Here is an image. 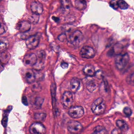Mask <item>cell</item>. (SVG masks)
<instances>
[{
  "instance_id": "cell-7",
  "label": "cell",
  "mask_w": 134,
  "mask_h": 134,
  "mask_svg": "<svg viewBox=\"0 0 134 134\" xmlns=\"http://www.w3.org/2000/svg\"><path fill=\"white\" fill-rule=\"evenodd\" d=\"M83 34L79 30H76L73 32L69 37L70 43L75 46L79 45L83 39Z\"/></svg>"
},
{
  "instance_id": "cell-16",
  "label": "cell",
  "mask_w": 134,
  "mask_h": 134,
  "mask_svg": "<svg viewBox=\"0 0 134 134\" xmlns=\"http://www.w3.org/2000/svg\"><path fill=\"white\" fill-rule=\"evenodd\" d=\"M11 58L10 53L7 51L2 52L0 54V62L2 64H7Z\"/></svg>"
},
{
  "instance_id": "cell-10",
  "label": "cell",
  "mask_w": 134,
  "mask_h": 134,
  "mask_svg": "<svg viewBox=\"0 0 134 134\" xmlns=\"http://www.w3.org/2000/svg\"><path fill=\"white\" fill-rule=\"evenodd\" d=\"M37 60V55L34 53H30L25 56L23 59L24 65L28 66H34Z\"/></svg>"
},
{
  "instance_id": "cell-15",
  "label": "cell",
  "mask_w": 134,
  "mask_h": 134,
  "mask_svg": "<svg viewBox=\"0 0 134 134\" xmlns=\"http://www.w3.org/2000/svg\"><path fill=\"white\" fill-rule=\"evenodd\" d=\"M83 72L85 75L87 76L93 77L95 76L96 71L93 66L91 65H87L84 67Z\"/></svg>"
},
{
  "instance_id": "cell-33",
  "label": "cell",
  "mask_w": 134,
  "mask_h": 134,
  "mask_svg": "<svg viewBox=\"0 0 134 134\" xmlns=\"http://www.w3.org/2000/svg\"><path fill=\"white\" fill-rule=\"evenodd\" d=\"M7 122H8V117H6V116L4 117L3 119H2V126L4 127H6L7 124Z\"/></svg>"
},
{
  "instance_id": "cell-34",
  "label": "cell",
  "mask_w": 134,
  "mask_h": 134,
  "mask_svg": "<svg viewBox=\"0 0 134 134\" xmlns=\"http://www.w3.org/2000/svg\"><path fill=\"white\" fill-rule=\"evenodd\" d=\"M22 102H23V103L25 105H27L28 104V102H27V98L25 97H23V98Z\"/></svg>"
},
{
  "instance_id": "cell-8",
  "label": "cell",
  "mask_w": 134,
  "mask_h": 134,
  "mask_svg": "<svg viewBox=\"0 0 134 134\" xmlns=\"http://www.w3.org/2000/svg\"><path fill=\"white\" fill-rule=\"evenodd\" d=\"M80 55L82 58L92 59L95 56V52L92 47L89 46H84L80 50Z\"/></svg>"
},
{
  "instance_id": "cell-6",
  "label": "cell",
  "mask_w": 134,
  "mask_h": 134,
  "mask_svg": "<svg viewBox=\"0 0 134 134\" xmlns=\"http://www.w3.org/2000/svg\"><path fill=\"white\" fill-rule=\"evenodd\" d=\"M40 42L39 35H35L28 37L26 41V44L27 48L34 49L38 46Z\"/></svg>"
},
{
  "instance_id": "cell-27",
  "label": "cell",
  "mask_w": 134,
  "mask_h": 134,
  "mask_svg": "<svg viewBox=\"0 0 134 134\" xmlns=\"http://www.w3.org/2000/svg\"><path fill=\"white\" fill-rule=\"evenodd\" d=\"M7 45L4 42L0 41V52H2L6 50Z\"/></svg>"
},
{
  "instance_id": "cell-35",
  "label": "cell",
  "mask_w": 134,
  "mask_h": 134,
  "mask_svg": "<svg viewBox=\"0 0 134 134\" xmlns=\"http://www.w3.org/2000/svg\"><path fill=\"white\" fill-rule=\"evenodd\" d=\"M61 66L63 68L66 69H67V68H68V64L67 63H63L61 64Z\"/></svg>"
},
{
  "instance_id": "cell-11",
  "label": "cell",
  "mask_w": 134,
  "mask_h": 134,
  "mask_svg": "<svg viewBox=\"0 0 134 134\" xmlns=\"http://www.w3.org/2000/svg\"><path fill=\"white\" fill-rule=\"evenodd\" d=\"M31 9L33 13L39 15L43 12V8L42 4L40 2L34 1L31 3Z\"/></svg>"
},
{
  "instance_id": "cell-12",
  "label": "cell",
  "mask_w": 134,
  "mask_h": 134,
  "mask_svg": "<svg viewBox=\"0 0 134 134\" xmlns=\"http://www.w3.org/2000/svg\"><path fill=\"white\" fill-rule=\"evenodd\" d=\"M24 76L26 81L28 83H33L36 79V76L34 72L32 69H30L25 70Z\"/></svg>"
},
{
  "instance_id": "cell-9",
  "label": "cell",
  "mask_w": 134,
  "mask_h": 134,
  "mask_svg": "<svg viewBox=\"0 0 134 134\" xmlns=\"http://www.w3.org/2000/svg\"><path fill=\"white\" fill-rule=\"evenodd\" d=\"M29 131L31 134H45L46 132L45 127L38 122L31 124Z\"/></svg>"
},
{
  "instance_id": "cell-26",
  "label": "cell",
  "mask_w": 134,
  "mask_h": 134,
  "mask_svg": "<svg viewBox=\"0 0 134 134\" xmlns=\"http://www.w3.org/2000/svg\"><path fill=\"white\" fill-rule=\"evenodd\" d=\"M124 113L127 116H130L132 114V110L130 108L128 107H126L124 109Z\"/></svg>"
},
{
  "instance_id": "cell-3",
  "label": "cell",
  "mask_w": 134,
  "mask_h": 134,
  "mask_svg": "<svg viewBox=\"0 0 134 134\" xmlns=\"http://www.w3.org/2000/svg\"><path fill=\"white\" fill-rule=\"evenodd\" d=\"M67 129L71 133L79 134L82 131L83 126L78 121L72 120L67 124Z\"/></svg>"
},
{
  "instance_id": "cell-36",
  "label": "cell",
  "mask_w": 134,
  "mask_h": 134,
  "mask_svg": "<svg viewBox=\"0 0 134 134\" xmlns=\"http://www.w3.org/2000/svg\"><path fill=\"white\" fill-rule=\"evenodd\" d=\"M4 66L2 64H0V73L4 70Z\"/></svg>"
},
{
  "instance_id": "cell-29",
  "label": "cell",
  "mask_w": 134,
  "mask_h": 134,
  "mask_svg": "<svg viewBox=\"0 0 134 134\" xmlns=\"http://www.w3.org/2000/svg\"><path fill=\"white\" fill-rule=\"evenodd\" d=\"M58 38L60 41L64 42L67 39L66 35L65 34H62L59 36Z\"/></svg>"
},
{
  "instance_id": "cell-18",
  "label": "cell",
  "mask_w": 134,
  "mask_h": 134,
  "mask_svg": "<svg viewBox=\"0 0 134 134\" xmlns=\"http://www.w3.org/2000/svg\"><path fill=\"white\" fill-rule=\"evenodd\" d=\"M117 126L122 131H126L128 130V126L126 122L122 120H119L116 122Z\"/></svg>"
},
{
  "instance_id": "cell-13",
  "label": "cell",
  "mask_w": 134,
  "mask_h": 134,
  "mask_svg": "<svg viewBox=\"0 0 134 134\" xmlns=\"http://www.w3.org/2000/svg\"><path fill=\"white\" fill-rule=\"evenodd\" d=\"M31 24L29 22L22 21L19 22L17 25V29L21 33H26L30 30Z\"/></svg>"
},
{
  "instance_id": "cell-25",
  "label": "cell",
  "mask_w": 134,
  "mask_h": 134,
  "mask_svg": "<svg viewBox=\"0 0 134 134\" xmlns=\"http://www.w3.org/2000/svg\"><path fill=\"white\" fill-rule=\"evenodd\" d=\"M61 5L64 9H69L70 7V2L69 0H60Z\"/></svg>"
},
{
  "instance_id": "cell-23",
  "label": "cell",
  "mask_w": 134,
  "mask_h": 134,
  "mask_svg": "<svg viewBox=\"0 0 134 134\" xmlns=\"http://www.w3.org/2000/svg\"><path fill=\"white\" fill-rule=\"evenodd\" d=\"M39 15L34 14L29 18V22L33 24H36L39 20Z\"/></svg>"
},
{
  "instance_id": "cell-30",
  "label": "cell",
  "mask_w": 134,
  "mask_h": 134,
  "mask_svg": "<svg viewBox=\"0 0 134 134\" xmlns=\"http://www.w3.org/2000/svg\"><path fill=\"white\" fill-rule=\"evenodd\" d=\"M129 83L130 85L134 86V73H133L129 78Z\"/></svg>"
},
{
  "instance_id": "cell-4",
  "label": "cell",
  "mask_w": 134,
  "mask_h": 134,
  "mask_svg": "<svg viewBox=\"0 0 134 134\" xmlns=\"http://www.w3.org/2000/svg\"><path fill=\"white\" fill-rule=\"evenodd\" d=\"M84 109L81 106H72L68 111L69 115L73 119L81 118L84 115Z\"/></svg>"
},
{
  "instance_id": "cell-2",
  "label": "cell",
  "mask_w": 134,
  "mask_h": 134,
  "mask_svg": "<svg viewBox=\"0 0 134 134\" xmlns=\"http://www.w3.org/2000/svg\"><path fill=\"white\" fill-rule=\"evenodd\" d=\"M130 61V56L128 53L118 54L115 59V65L119 70H122L126 66Z\"/></svg>"
},
{
  "instance_id": "cell-20",
  "label": "cell",
  "mask_w": 134,
  "mask_h": 134,
  "mask_svg": "<svg viewBox=\"0 0 134 134\" xmlns=\"http://www.w3.org/2000/svg\"><path fill=\"white\" fill-rule=\"evenodd\" d=\"M97 87V83L94 81H91L88 82L86 84V88L90 92H94Z\"/></svg>"
},
{
  "instance_id": "cell-37",
  "label": "cell",
  "mask_w": 134,
  "mask_h": 134,
  "mask_svg": "<svg viewBox=\"0 0 134 134\" xmlns=\"http://www.w3.org/2000/svg\"><path fill=\"white\" fill-rule=\"evenodd\" d=\"M2 0H0V2H1V1Z\"/></svg>"
},
{
  "instance_id": "cell-21",
  "label": "cell",
  "mask_w": 134,
  "mask_h": 134,
  "mask_svg": "<svg viewBox=\"0 0 134 134\" xmlns=\"http://www.w3.org/2000/svg\"><path fill=\"white\" fill-rule=\"evenodd\" d=\"M47 115L46 113H39L35 114L34 119L37 122H44L45 120Z\"/></svg>"
},
{
  "instance_id": "cell-1",
  "label": "cell",
  "mask_w": 134,
  "mask_h": 134,
  "mask_svg": "<svg viewBox=\"0 0 134 134\" xmlns=\"http://www.w3.org/2000/svg\"><path fill=\"white\" fill-rule=\"evenodd\" d=\"M106 108V104L104 100L99 98L95 100L91 105V110L94 114L100 115L104 112Z\"/></svg>"
},
{
  "instance_id": "cell-31",
  "label": "cell",
  "mask_w": 134,
  "mask_h": 134,
  "mask_svg": "<svg viewBox=\"0 0 134 134\" xmlns=\"http://www.w3.org/2000/svg\"><path fill=\"white\" fill-rule=\"evenodd\" d=\"M111 134H124L122 131L119 129H115L112 131Z\"/></svg>"
},
{
  "instance_id": "cell-5",
  "label": "cell",
  "mask_w": 134,
  "mask_h": 134,
  "mask_svg": "<svg viewBox=\"0 0 134 134\" xmlns=\"http://www.w3.org/2000/svg\"><path fill=\"white\" fill-rule=\"evenodd\" d=\"M62 103L64 108H70L73 103V97L72 93L70 91H65L62 98Z\"/></svg>"
},
{
  "instance_id": "cell-24",
  "label": "cell",
  "mask_w": 134,
  "mask_h": 134,
  "mask_svg": "<svg viewBox=\"0 0 134 134\" xmlns=\"http://www.w3.org/2000/svg\"><path fill=\"white\" fill-rule=\"evenodd\" d=\"M117 2H118L119 7L121 9H126L128 8L129 6L128 4L123 0H119Z\"/></svg>"
},
{
  "instance_id": "cell-32",
  "label": "cell",
  "mask_w": 134,
  "mask_h": 134,
  "mask_svg": "<svg viewBox=\"0 0 134 134\" xmlns=\"http://www.w3.org/2000/svg\"><path fill=\"white\" fill-rule=\"evenodd\" d=\"M42 103V99L41 98H37L35 101V104L38 106H41Z\"/></svg>"
},
{
  "instance_id": "cell-19",
  "label": "cell",
  "mask_w": 134,
  "mask_h": 134,
  "mask_svg": "<svg viewBox=\"0 0 134 134\" xmlns=\"http://www.w3.org/2000/svg\"><path fill=\"white\" fill-rule=\"evenodd\" d=\"M92 134H108L107 130L102 126H98L94 129Z\"/></svg>"
},
{
  "instance_id": "cell-17",
  "label": "cell",
  "mask_w": 134,
  "mask_h": 134,
  "mask_svg": "<svg viewBox=\"0 0 134 134\" xmlns=\"http://www.w3.org/2000/svg\"><path fill=\"white\" fill-rule=\"evenodd\" d=\"M75 6L78 10L82 11L86 8L87 3L85 0H76Z\"/></svg>"
},
{
  "instance_id": "cell-28",
  "label": "cell",
  "mask_w": 134,
  "mask_h": 134,
  "mask_svg": "<svg viewBox=\"0 0 134 134\" xmlns=\"http://www.w3.org/2000/svg\"><path fill=\"white\" fill-rule=\"evenodd\" d=\"M111 7L115 9H116L119 8V5H118V2L115 0H112L110 1L109 3Z\"/></svg>"
},
{
  "instance_id": "cell-22",
  "label": "cell",
  "mask_w": 134,
  "mask_h": 134,
  "mask_svg": "<svg viewBox=\"0 0 134 134\" xmlns=\"http://www.w3.org/2000/svg\"><path fill=\"white\" fill-rule=\"evenodd\" d=\"M7 30V27L3 20L0 18V35L4 34Z\"/></svg>"
},
{
  "instance_id": "cell-14",
  "label": "cell",
  "mask_w": 134,
  "mask_h": 134,
  "mask_svg": "<svg viewBox=\"0 0 134 134\" xmlns=\"http://www.w3.org/2000/svg\"><path fill=\"white\" fill-rule=\"evenodd\" d=\"M80 86L79 80L76 78H73L71 80L70 83V88L71 92L75 93L79 90Z\"/></svg>"
}]
</instances>
